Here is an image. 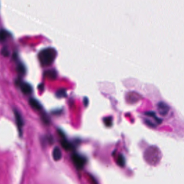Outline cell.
<instances>
[{"label":"cell","mask_w":184,"mask_h":184,"mask_svg":"<svg viewBox=\"0 0 184 184\" xmlns=\"http://www.w3.org/2000/svg\"><path fill=\"white\" fill-rule=\"evenodd\" d=\"M56 51L51 47L43 49L38 53V59L43 67H47L53 62L56 58Z\"/></svg>","instance_id":"6da1fadb"},{"label":"cell","mask_w":184,"mask_h":184,"mask_svg":"<svg viewBox=\"0 0 184 184\" xmlns=\"http://www.w3.org/2000/svg\"><path fill=\"white\" fill-rule=\"evenodd\" d=\"M71 158L76 168L78 169H81L83 168L86 162L85 158L78 154H73Z\"/></svg>","instance_id":"7a4b0ae2"},{"label":"cell","mask_w":184,"mask_h":184,"mask_svg":"<svg viewBox=\"0 0 184 184\" xmlns=\"http://www.w3.org/2000/svg\"><path fill=\"white\" fill-rule=\"evenodd\" d=\"M20 86L21 87V90L23 92V93L25 94H29L32 93V86L30 84L26 83L21 82Z\"/></svg>","instance_id":"3957f363"},{"label":"cell","mask_w":184,"mask_h":184,"mask_svg":"<svg viewBox=\"0 0 184 184\" xmlns=\"http://www.w3.org/2000/svg\"><path fill=\"white\" fill-rule=\"evenodd\" d=\"M14 114H15V119H16V123H17V125L18 126V130L20 133H21V128L23 126V120L22 119L20 114L18 113V112L17 111H14Z\"/></svg>","instance_id":"277c9868"},{"label":"cell","mask_w":184,"mask_h":184,"mask_svg":"<svg viewBox=\"0 0 184 184\" xmlns=\"http://www.w3.org/2000/svg\"><path fill=\"white\" fill-rule=\"evenodd\" d=\"M53 157L55 161H58L62 158V152L59 147L54 148L53 151Z\"/></svg>","instance_id":"5b68a950"},{"label":"cell","mask_w":184,"mask_h":184,"mask_svg":"<svg viewBox=\"0 0 184 184\" xmlns=\"http://www.w3.org/2000/svg\"><path fill=\"white\" fill-rule=\"evenodd\" d=\"M29 104L32 106V107L36 110H40L42 109V106L40 104V103L35 99H34V98L30 99L29 100Z\"/></svg>","instance_id":"8992f818"},{"label":"cell","mask_w":184,"mask_h":184,"mask_svg":"<svg viewBox=\"0 0 184 184\" xmlns=\"http://www.w3.org/2000/svg\"><path fill=\"white\" fill-rule=\"evenodd\" d=\"M45 75H46V76L47 77V78H49V79H51V80H54V79H56V78L57 77L56 72L53 70H48L46 73Z\"/></svg>","instance_id":"52a82bcc"},{"label":"cell","mask_w":184,"mask_h":184,"mask_svg":"<svg viewBox=\"0 0 184 184\" xmlns=\"http://www.w3.org/2000/svg\"><path fill=\"white\" fill-rule=\"evenodd\" d=\"M61 145H62V146L63 147V148H64L66 150H70L73 148L72 144L65 139L62 140Z\"/></svg>","instance_id":"ba28073f"},{"label":"cell","mask_w":184,"mask_h":184,"mask_svg":"<svg viewBox=\"0 0 184 184\" xmlns=\"http://www.w3.org/2000/svg\"><path fill=\"white\" fill-rule=\"evenodd\" d=\"M56 96L58 98H62V97H65L67 95V91L65 89H59L56 92Z\"/></svg>","instance_id":"9c48e42d"},{"label":"cell","mask_w":184,"mask_h":184,"mask_svg":"<svg viewBox=\"0 0 184 184\" xmlns=\"http://www.w3.org/2000/svg\"><path fill=\"white\" fill-rule=\"evenodd\" d=\"M124 163L125 162H124V157L121 155H120L117 159V163L119 166H123L124 165Z\"/></svg>","instance_id":"30bf717a"},{"label":"cell","mask_w":184,"mask_h":184,"mask_svg":"<svg viewBox=\"0 0 184 184\" xmlns=\"http://www.w3.org/2000/svg\"><path fill=\"white\" fill-rule=\"evenodd\" d=\"M8 33L7 32H6L5 30H2L1 31V41H5V38L8 36Z\"/></svg>","instance_id":"8fae6325"},{"label":"cell","mask_w":184,"mask_h":184,"mask_svg":"<svg viewBox=\"0 0 184 184\" xmlns=\"http://www.w3.org/2000/svg\"><path fill=\"white\" fill-rule=\"evenodd\" d=\"M17 70L18 71V73H20L21 74H25V71H26V69L22 65V64H19L18 65L17 67Z\"/></svg>","instance_id":"7c38bea8"},{"label":"cell","mask_w":184,"mask_h":184,"mask_svg":"<svg viewBox=\"0 0 184 184\" xmlns=\"http://www.w3.org/2000/svg\"><path fill=\"white\" fill-rule=\"evenodd\" d=\"M104 122L106 126H110L112 125V119L111 117H106L104 119Z\"/></svg>","instance_id":"4fadbf2b"},{"label":"cell","mask_w":184,"mask_h":184,"mask_svg":"<svg viewBox=\"0 0 184 184\" xmlns=\"http://www.w3.org/2000/svg\"><path fill=\"white\" fill-rule=\"evenodd\" d=\"M2 53L4 56H8L9 55V52L6 49L4 48L2 51Z\"/></svg>","instance_id":"5bb4252c"}]
</instances>
